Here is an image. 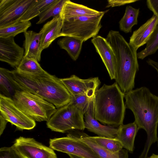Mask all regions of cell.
Here are the masks:
<instances>
[{"label": "cell", "mask_w": 158, "mask_h": 158, "mask_svg": "<svg viewBox=\"0 0 158 158\" xmlns=\"http://www.w3.org/2000/svg\"><path fill=\"white\" fill-rule=\"evenodd\" d=\"M24 53L23 48L15 42L14 37H0V60L17 67Z\"/></svg>", "instance_id": "13"}, {"label": "cell", "mask_w": 158, "mask_h": 158, "mask_svg": "<svg viewBox=\"0 0 158 158\" xmlns=\"http://www.w3.org/2000/svg\"><path fill=\"white\" fill-rule=\"evenodd\" d=\"M0 114V135H1L5 129L8 122L1 114Z\"/></svg>", "instance_id": "35"}, {"label": "cell", "mask_w": 158, "mask_h": 158, "mask_svg": "<svg viewBox=\"0 0 158 158\" xmlns=\"http://www.w3.org/2000/svg\"><path fill=\"white\" fill-rule=\"evenodd\" d=\"M101 12V11L67 0L63 7L60 16L64 20L80 16H94Z\"/></svg>", "instance_id": "20"}, {"label": "cell", "mask_w": 158, "mask_h": 158, "mask_svg": "<svg viewBox=\"0 0 158 158\" xmlns=\"http://www.w3.org/2000/svg\"><path fill=\"white\" fill-rule=\"evenodd\" d=\"M0 158H22L11 146L0 149Z\"/></svg>", "instance_id": "32"}, {"label": "cell", "mask_w": 158, "mask_h": 158, "mask_svg": "<svg viewBox=\"0 0 158 158\" xmlns=\"http://www.w3.org/2000/svg\"><path fill=\"white\" fill-rule=\"evenodd\" d=\"M124 96L116 82L104 84L98 89L94 98L95 118L104 125L114 127L123 124L126 108Z\"/></svg>", "instance_id": "4"}, {"label": "cell", "mask_w": 158, "mask_h": 158, "mask_svg": "<svg viewBox=\"0 0 158 158\" xmlns=\"http://www.w3.org/2000/svg\"><path fill=\"white\" fill-rule=\"evenodd\" d=\"M158 24V17L153 15L145 23L134 31L129 44L136 51L146 44Z\"/></svg>", "instance_id": "17"}, {"label": "cell", "mask_w": 158, "mask_h": 158, "mask_svg": "<svg viewBox=\"0 0 158 158\" xmlns=\"http://www.w3.org/2000/svg\"><path fill=\"white\" fill-rule=\"evenodd\" d=\"M138 1L137 0H108L106 7L120 6Z\"/></svg>", "instance_id": "33"}, {"label": "cell", "mask_w": 158, "mask_h": 158, "mask_svg": "<svg viewBox=\"0 0 158 158\" xmlns=\"http://www.w3.org/2000/svg\"><path fill=\"white\" fill-rule=\"evenodd\" d=\"M146 44L145 48L137 53L138 59L143 60L158 50V24Z\"/></svg>", "instance_id": "30"}, {"label": "cell", "mask_w": 158, "mask_h": 158, "mask_svg": "<svg viewBox=\"0 0 158 158\" xmlns=\"http://www.w3.org/2000/svg\"><path fill=\"white\" fill-rule=\"evenodd\" d=\"M95 92H91L73 97L72 100L70 102L81 109L84 113L90 101L94 98Z\"/></svg>", "instance_id": "31"}, {"label": "cell", "mask_w": 158, "mask_h": 158, "mask_svg": "<svg viewBox=\"0 0 158 158\" xmlns=\"http://www.w3.org/2000/svg\"><path fill=\"white\" fill-rule=\"evenodd\" d=\"M21 90L14 79L11 71L0 68V94L13 98L15 93Z\"/></svg>", "instance_id": "22"}, {"label": "cell", "mask_w": 158, "mask_h": 158, "mask_svg": "<svg viewBox=\"0 0 158 158\" xmlns=\"http://www.w3.org/2000/svg\"><path fill=\"white\" fill-rule=\"evenodd\" d=\"M1 114L8 122L15 126L19 130H30L36 126L32 120L19 109L13 99L0 94Z\"/></svg>", "instance_id": "9"}, {"label": "cell", "mask_w": 158, "mask_h": 158, "mask_svg": "<svg viewBox=\"0 0 158 158\" xmlns=\"http://www.w3.org/2000/svg\"><path fill=\"white\" fill-rule=\"evenodd\" d=\"M109 10L98 15L82 16L63 20L60 36H71L83 42L97 36L102 27L101 20Z\"/></svg>", "instance_id": "6"}, {"label": "cell", "mask_w": 158, "mask_h": 158, "mask_svg": "<svg viewBox=\"0 0 158 158\" xmlns=\"http://www.w3.org/2000/svg\"><path fill=\"white\" fill-rule=\"evenodd\" d=\"M83 42L77 38L66 36L59 40L57 44L61 48L67 51L73 60L76 61L81 53Z\"/></svg>", "instance_id": "23"}, {"label": "cell", "mask_w": 158, "mask_h": 158, "mask_svg": "<svg viewBox=\"0 0 158 158\" xmlns=\"http://www.w3.org/2000/svg\"><path fill=\"white\" fill-rule=\"evenodd\" d=\"M91 42L101 57L111 80L115 79L116 58L114 53L106 38L98 35Z\"/></svg>", "instance_id": "14"}, {"label": "cell", "mask_w": 158, "mask_h": 158, "mask_svg": "<svg viewBox=\"0 0 158 158\" xmlns=\"http://www.w3.org/2000/svg\"><path fill=\"white\" fill-rule=\"evenodd\" d=\"M116 58L115 81L125 94L133 89L139 70L137 51L118 31H110L106 38Z\"/></svg>", "instance_id": "3"}, {"label": "cell", "mask_w": 158, "mask_h": 158, "mask_svg": "<svg viewBox=\"0 0 158 158\" xmlns=\"http://www.w3.org/2000/svg\"><path fill=\"white\" fill-rule=\"evenodd\" d=\"M35 0H0V28L20 21Z\"/></svg>", "instance_id": "11"}, {"label": "cell", "mask_w": 158, "mask_h": 158, "mask_svg": "<svg viewBox=\"0 0 158 158\" xmlns=\"http://www.w3.org/2000/svg\"><path fill=\"white\" fill-rule=\"evenodd\" d=\"M62 24L63 20L60 15L53 18L44 25L39 32L41 34L40 48L41 52L60 37Z\"/></svg>", "instance_id": "16"}, {"label": "cell", "mask_w": 158, "mask_h": 158, "mask_svg": "<svg viewBox=\"0 0 158 158\" xmlns=\"http://www.w3.org/2000/svg\"><path fill=\"white\" fill-rule=\"evenodd\" d=\"M12 146L22 158H57L53 149L33 138L20 136Z\"/></svg>", "instance_id": "10"}, {"label": "cell", "mask_w": 158, "mask_h": 158, "mask_svg": "<svg viewBox=\"0 0 158 158\" xmlns=\"http://www.w3.org/2000/svg\"><path fill=\"white\" fill-rule=\"evenodd\" d=\"M67 0H55L39 16V19L36 24L42 23L51 17L53 18L60 15L63 7Z\"/></svg>", "instance_id": "29"}, {"label": "cell", "mask_w": 158, "mask_h": 158, "mask_svg": "<svg viewBox=\"0 0 158 158\" xmlns=\"http://www.w3.org/2000/svg\"><path fill=\"white\" fill-rule=\"evenodd\" d=\"M60 79L73 97L95 92L100 84L97 77L82 79L73 75L69 77Z\"/></svg>", "instance_id": "12"}, {"label": "cell", "mask_w": 158, "mask_h": 158, "mask_svg": "<svg viewBox=\"0 0 158 158\" xmlns=\"http://www.w3.org/2000/svg\"><path fill=\"white\" fill-rule=\"evenodd\" d=\"M84 113L81 109L70 102L57 109L47 122V127L52 131L61 133L73 129L83 130Z\"/></svg>", "instance_id": "7"}, {"label": "cell", "mask_w": 158, "mask_h": 158, "mask_svg": "<svg viewBox=\"0 0 158 158\" xmlns=\"http://www.w3.org/2000/svg\"><path fill=\"white\" fill-rule=\"evenodd\" d=\"M15 82L21 90L35 94L58 109L69 104L73 97L60 79L48 73L31 74L11 71Z\"/></svg>", "instance_id": "2"}, {"label": "cell", "mask_w": 158, "mask_h": 158, "mask_svg": "<svg viewBox=\"0 0 158 158\" xmlns=\"http://www.w3.org/2000/svg\"><path fill=\"white\" fill-rule=\"evenodd\" d=\"M99 146L112 152H117L123 149L121 142L116 137L109 138L100 136H91Z\"/></svg>", "instance_id": "28"}, {"label": "cell", "mask_w": 158, "mask_h": 158, "mask_svg": "<svg viewBox=\"0 0 158 158\" xmlns=\"http://www.w3.org/2000/svg\"><path fill=\"white\" fill-rule=\"evenodd\" d=\"M68 155L69 156L70 158H83L70 154H69Z\"/></svg>", "instance_id": "37"}, {"label": "cell", "mask_w": 158, "mask_h": 158, "mask_svg": "<svg viewBox=\"0 0 158 158\" xmlns=\"http://www.w3.org/2000/svg\"><path fill=\"white\" fill-rule=\"evenodd\" d=\"M146 4L148 8L153 13V15L158 17V0H147Z\"/></svg>", "instance_id": "34"}, {"label": "cell", "mask_w": 158, "mask_h": 158, "mask_svg": "<svg viewBox=\"0 0 158 158\" xmlns=\"http://www.w3.org/2000/svg\"><path fill=\"white\" fill-rule=\"evenodd\" d=\"M49 147L53 150L83 158H101L88 145L74 135L50 139Z\"/></svg>", "instance_id": "8"}, {"label": "cell", "mask_w": 158, "mask_h": 158, "mask_svg": "<svg viewBox=\"0 0 158 158\" xmlns=\"http://www.w3.org/2000/svg\"><path fill=\"white\" fill-rule=\"evenodd\" d=\"M147 158H158V155L152 154L151 156Z\"/></svg>", "instance_id": "38"}, {"label": "cell", "mask_w": 158, "mask_h": 158, "mask_svg": "<svg viewBox=\"0 0 158 158\" xmlns=\"http://www.w3.org/2000/svg\"><path fill=\"white\" fill-rule=\"evenodd\" d=\"M24 34L25 39L23 45L25 49L24 56L40 62L42 52L40 48V33L27 31Z\"/></svg>", "instance_id": "18"}, {"label": "cell", "mask_w": 158, "mask_h": 158, "mask_svg": "<svg viewBox=\"0 0 158 158\" xmlns=\"http://www.w3.org/2000/svg\"><path fill=\"white\" fill-rule=\"evenodd\" d=\"M157 141V145H158V140Z\"/></svg>", "instance_id": "39"}, {"label": "cell", "mask_w": 158, "mask_h": 158, "mask_svg": "<svg viewBox=\"0 0 158 158\" xmlns=\"http://www.w3.org/2000/svg\"><path fill=\"white\" fill-rule=\"evenodd\" d=\"M15 69L19 72L31 74H42L48 73L42 69L36 60L24 56Z\"/></svg>", "instance_id": "26"}, {"label": "cell", "mask_w": 158, "mask_h": 158, "mask_svg": "<svg viewBox=\"0 0 158 158\" xmlns=\"http://www.w3.org/2000/svg\"><path fill=\"white\" fill-rule=\"evenodd\" d=\"M139 130L135 121L127 124H122L118 126L116 138L121 142L123 148L132 152L135 137Z\"/></svg>", "instance_id": "19"}, {"label": "cell", "mask_w": 158, "mask_h": 158, "mask_svg": "<svg viewBox=\"0 0 158 158\" xmlns=\"http://www.w3.org/2000/svg\"><path fill=\"white\" fill-rule=\"evenodd\" d=\"M124 98L126 108L133 113L139 129L147 133L146 141L139 158H147L152 145L158 140V96L143 86L125 94Z\"/></svg>", "instance_id": "1"}, {"label": "cell", "mask_w": 158, "mask_h": 158, "mask_svg": "<svg viewBox=\"0 0 158 158\" xmlns=\"http://www.w3.org/2000/svg\"><path fill=\"white\" fill-rule=\"evenodd\" d=\"M148 64L154 69L157 72L158 75V62L148 58L146 61Z\"/></svg>", "instance_id": "36"}, {"label": "cell", "mask_w": 158, "mask_h": 158, "mask_svg": "<svg viewBox=\"0 0 158 158\" xmlns=\"http://www.w3.org/2000/svg\"><path fill=\"white\" fill-rule=\"evenodd\" d=\"M74 135L79 140L85 143L93 149L101 158H128V151L122 149L119 152L113 153L106 150L98 145L90 136L84 133Z\"/></svg>", "instance_id": "21"}, {"label": "cell", "mask_w": 158, "mask_h": 158, "mask_svg": "<svg viewBox=\"0 0 158 158\" xmlns=\"http://www.w3.org/2000/svg\"><path fill=\"white\" fill-rule=\"evenodd\" d=\"M55 0H35L28 8L19 21H28L39 16Z\"/></svg>", "instance_id": "25"}, {"label": "cell", "mask_w": 158, "mask_h": 158, "mask_svg": "<svg viewBox=\"0 0 158 158\" xmlns=\"http://www.w3.org/2000/svg\"><path fill=\"white\" fill-rule=\"evenodd\" d=\"M139 13V8L127 6L125 13L119 23L120 30L125 33L131 32L132 27L138 23Z\"/></svg>", "instance_id": "24"}, {"label": "cell", "mask_w": 158, "mask_h": 158, "mask_svg": "<svg viewBox=\"0 0 158 158\" xmlns=\"http://www.w3.org/2000/svg\"><path fill=\"white\" fill-rule=\"evenodd\" d=\"M12 99L17 107L35 121L47 122L57 110L53 104L27 91H17Z\"/></svg>", "instance_id": "5"}, {"label": "cell", "mask_w": 158, "mask_h": 158, "mask_svg": "<svg viewBox=\"0 0 158 158\" xmlns=\"http://www.w3.org/2000/svg\"><path fill=\"white\" fill-rule=\"evenodd\" d=\"M85 128L98 136L109 138L116 137L118 128L101 124L94 116V98L92 100L84 113V117Z\"/></svg>", "instance_id": "15"}, {"label": "cell", "mask_w": 158, "mask_h": 158, "mask_svg": "<svg viewBox=\"0 0 158 158\" xmlns=\"http://www.w3.org/2000/svg\"><path fill=\"white\" fill-rule=\"evenodd\" d=\"M30 21H19L12 25L0 28V37H14L26 31L31 26Z\"/></svg>", "instance_id": "27"}]
</instances>
